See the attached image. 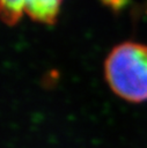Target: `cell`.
I'll return each instance as SVG.
<instances>
[{"label": "cell", "mask_w": 147, "mask_h": 148, "mask_svg": "<svg viewBox=\"0 0 147 148\" xmlns=\"http://www.w3.org/2000/svg\"><path fill=\"white\" fill-rule=\"evenodd\" d=\"M104 76L120 98L132 103L147 101V45L124 42L115 46L104 61Z\"/></svg>", "instance_id": "6da1fadb"}, {"label": "cell", "mask_w": 147, "mask_h": 148, "mask_svg": "<svg viewBox=\"0 0 147 148\" xmlns=\"http://www.w3.org/2000/svg\"><path fill=\"white\" fill-rule=\"evenodd\" d=\"M61 3L63 0H0V15L8 27L15 25L23 15L50 25L56 23Z\"/></svg>", "instance_id": "7a4b0ae2"}]
</instances>
